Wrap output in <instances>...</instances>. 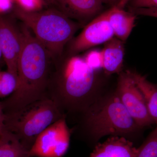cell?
Masks as SVG:
<instances>
[{
	"label": "cell",
	"mask_w": 157,
	"mask_h": 157,
	"mask_svg": "<svg viewBox=\"0 0 157 157\" xmlns=\"http://www.w3.org/2000/svg\"><path fill=\"white\" fill-rule=\"evenodd\" d=\"M21 31L23 42L17 62V89L9 98L0 101L5 114L47 98L48 82L56 60L25 26Z\"/></svg>",
	"instance_id": "6da1fadb"
},
{
	"label": "cell",
	"mask_w": 157,
	"mask_h": 157,
	"mask_svg": "<svg viewBox=\"0 0 157 157\" xmlns=\"http://www.w3.org/2000/svg\"><path fill=\"white\" fill-rule=\"evenodd\" d=\"M55 62L47 90V98L66 111L84 112L91 105L97 71L88 66L84 58L72 56Z\"/></svg>",
	"instance_id": "7a4b0ae2"
},
{
	"label": "cell",
	"mask_w": 157,
	"mask_h": 157,
	"mask_svg": "<svg viewBox=\"0 0 157 157\" xmlns=\"http://www.w3.org/2000/svg\"><path fill=\"white\" fill-rule=\"evenodd\" d=\"M12 11L55 59L61 57L66 44L79 28L78 24L54 7L29 12L14 5Z\"/></svg>",
	"instance_id": "3957f363"
},
{
	"label": "cell",
	"mask_w": 157,
	"mask_h": 157,
	"mask_svg": "<svg viewBox=\"0 0 157 157\" xmlns=\"http://www.w3.org/2000/svg\"><path fill=\"white\" fill-rule=\"evenodd\" d=\"M5 114L3 128L16 135L29 151L42 132L66 115L48 98L34 101L15 112Z\"/></svg>",
	"instance_id": "277c9868"
},
{
	"label": "cell",
	"mask_w": 157,
	"mask_h": 157,
	"mask_svg": "<svg viewBox=\"0 0 157 157\" xmlns=\"http://www.w3.org/2000/svg\"><path fill=\"white\" fill-rule=\"evenodd\" d=\"M83 113L85 127L97 139L126 135L140 128L115 94L98 105H91Z\"/></svg>",
	"instance_id": "5b68a950"
},
{
	"label": "cell",
	"mask_w": 157,
	"mask_h": 157,
	"mask_svg": "<svg viewBox=\"0 0 157 157\" xmlns=\"http://www.w3.org/2000/svg\"><path fill=\"white\" fill-rule=\"evenodd\" d=\"M70 132L64 116L37 137L29 150L30 157H62L70 145Z\"/></svg>",
	"instance_id": "8992f818"
},
{
	"label": "cell",
	"mask_w": 157,
	"mask_h": 157,
	"mask_svg": "<svg viewBox=\"0 0 157 157\" xmlns=\"http://www.w3.org/2000/svg\"><path fill=\"white\" fill-rule=\"evenodd\" d=\"M115 94L139 128L155 124L149 113L143 95L128 70L120 74Z\"/></svg>",
	"instance_id": "52a82bcc"
},
{
	"label": "cell",
	"mask_w": 157,
	"mask_h": 157,
	"mask_svg": "<svg viewBox=\"0 0 157 157\" xmlns=\"http://www.w3.org/2000/svg\"><path fill=\"white\" fill-rule=\"evenodd\" d=\"M109 9L95 17L85 27L70 44L69 49L71 55L106 43L113 38L114 33L109 21Z\"/></svg>",
	"instance_id": "ba28073f"
},
{
	"label": "cell",
	"mask_w": 157,
	"mask_h": 157,
	"mask_svg": "<svg viewBox=\"0 0 157 157\" xmlns=\"http://www.w3.org/2000/svg\"><path fill=\"white\" fill-rule=\"evenodd\" d=\"M23 42L22 31L13 21L0 15V48L7 71L17 78V62Z\"/></svg>",
	"instance_id": "9c48e42d"
},
{
	"label": "cell",
	"mask_w": 157,
	"mask_h": 157,
	"mask_svg": "<svg viewBox=\"0 0 157 157\" xmlns=\"http://www.w3.org/2000/svg\"><path fill=\"white\" fill-rule=\"evenodd\" d=\"M101 0H52V6L71 19L85 21L99 14Z\"/></svg>",
	"instance_id": "30bf717a"
},
{
	"label": "cell",
	"mask_w": 157,
	"mask_h": 157,
	"mask_svg": "<svg viewBox=\"0 0 157 157\" xmlns=\"http://www.w3.org/2000/svg\"><path fill=\"white\" fill-rule=\"evenodd\" d=\"M138 149L123 137L113 136L96 146L90 157H136Z\"/></svg>",
	"instance_id": "8fae6325"
},
{
	"label": "cell",
	"mask_w": 157,
	"mask_h": 157,
	"mask_svg": "<svg viewBox=\"0 0 157 157\" xmlns=\"http://www.w3.org/2000/svg\"><path fill=\"white\" fill-rule=\"evenodd\" d=\"M120 4L109 9V21L117 38L125 42L135 25L136 15L131 11H124Z\"/></svg>",
	"instance_id": "7c38bea8"
},
{
	"label": "cell",
	"mask_w": 157,
	"mask_h": 157,
	"mask_svg": "<svg viewBox=\"0 0 157 157\" xmlns=\"http://www.w3.org/2000/svg\"><path fill=\"white\" fill-rule=\"evenodd\" d=\"M103 69L107 75L119 73L123 66L124 47V42L113 38L105 43L102 50Z\"/></svg>",
	"instance_id": "4fadbf2b"
},
{
	"label": "cell",
	"mask_w": 157,
	"mask_h": 157,
	"mask_svg": "<svg viewBox=\"0 0 157 157\" xmlns=\"http://www.w3.org/2000/svg\"><path fill=\"white\" fill-rule=\"evenodd\" d=\"M137 87L142 93L150 115L157 125V85L149 81L146 76L128 70Z\"/></svg>",
	"instance_id": "5bb4252c"
},
{
	"label": "cell",
	"mask_w": 157,
	"mask_h": 157,
	"mask_svg": "<svg viewBox=\"0 0 157 157\" xmlns=\"http://www.w3.org/2000/svg\"><path fill=\"white\" fill-rule=\"evenodd\" d=\"M0 157H30L29 151L16 135L3 128L0 132Z\"/></svg>",
	"instance_id": "9a60e30c"
},
{
	"label": "cell",
	"mask_w": 157,
	"mask_h": 157,
	"mask_svg": "<svg viewBox=\"0 0 157 157\" xmlns=\"http://www.w3.org/2000/svg\"><path fill=\"white\" fill-rule=\"evenodd\" d=\"M137 149L136 157H157V125Z\"/></svg>",
	"instance_id": "2e32d148"
},
{
	"label": "cell",
	"mask_w": 157,
	"mask_h": 157,
	"mask_svg": "<svg viewBox=\"0 0 157 157\" xmlns=\"http://www.w3.org/2000/svg\"><path fill=\"white\" fill-rule=\"evenodd\" d=\"M84 58L88 66L95 71L103 69V56L102 51L93 50L86 55Z\"/></svg>",
	"instance_id": "e0dca14e"
},
{
	"label": "cell",
	"mask_w": 157,
	"mask_h": 157,
	"mask_svg": "<svg viewBox=\"0 0 157 157\" xmlns=\"http://www.w3.org/2000/svg\"><path fill=\"white\" fill-rule=\"evenodd\" d=\"M17 5L25 11L34 12L48 7L43 0H14Z\"/></svg>",
	"instance_id": "ac0fdd59"
},
{
	"label": "cell",
	"mask_w": 157,
	"mask_h": 157,
	"mask_svg": "<svg viewBox=\"0 0 157 157\" xmlns=\"http://www.w3.org/2000/svg\"><path fill=\"white\" fill-rule=\"evenodd\" d=\"M129 9L157 8V0H129Z\"/></svg>",
	"instance_id": "d6986e66"
},
{
	"label": "cell",
	"mask_w": 157,
	"mask_h": 157,
	"mask_svg": "<svg viewBox=\"0 0 157 157\" xmlns=\"http://www.w3.org/2000/svg\"><path fill=\"white\" fill-rule=\"evenodd\" d=\"M129 11L137 16H149L157 18V8H149V9H129Z\"/></svg>",
	"instance_id": "ffe728a7"
},
{
	"label": "cell",
	"mask_w": 157,
	"mask_h": 157,
	"mask_svg": "<svg viewBox=\"0 0 157 157\" xmlns=\"http://www.w3.org/2000/svg\"><path fill=\"white\" fill-rule=\"evenodd\" d=\"M14 5V0H0V15L12 11Z\"/></svg>",
	"instance_id": "44dd1931"
},
{
	"label": "cell",
	"mask_w": 157,
	"mask_h": 157,
	"mask_svg": "<svg viewBox=\"0 0 157 157\" xmlns=\"http://www.w3.org/2000/svg\"><path fill=\"white\" fill-rule=\"evenodd\" d=\"M5 117V113L3 111L2 107L0 102V128L2 129L4 128Z\"/></svg>",
	"instance_id": "7402d4cb"
},
{
	"label": "cell",
	"mask_w": 157,
	"mask_h": 157,
	"mask_svg": "<svg viewBox=\"0 0 157 157\" xmlns=\"http://www.w3.org/2000/svg\"><path fill=\"white\" fill-rule=\"evenodd\" d=\"M3 89V80L2 77V71L0 70V98H2V91Z\"/></svg>",
	"instance_id": "603a6c76"
},
{
	"label": "cell",
	"mask_w": 157,
	"mask_h": 157,
	"mask_svg": "<svg viewBox=\"0 0 157 157\" xmlns=\"http://www.w3.org/2000/svg\"><path fill=\"white\" fill-rule=\"evenodd\" d=\"M48 7L52 6V0H43Z\"/></svg>",
	"instance_id": "cb8c5ba5"
},
{
	"label": "cell",
	"mask_w": 157,
	"mask_h": 157,
	"mask_svg": "<svg viewBox=\"0 0 157 157\" xmlns=\"http://www.w3.org/2000/svg\"><path fill=\"white\" fill-rule=\"evenodd\" d=\"M101 1L104 2H113V0H101Z\"/></svg>",
	"instance_id": "d4e9b609"
},
{
	"label": "cell",
	"mask_w": 157,
	"mask_h": 157,
	"mask_svg": "<svg viewBox=\"0 0 157 157\" xmlns=\"http://www.w3.org/2000/svg\"><path fill=\"white\" fill-rule=\"evenodd\" d=\"M2 57H3L2 53V50H1V48H0V61H1Z\"/></svg>",
	"instance_id": "484cf974"
},
{
	"label": "cell",
	"mask_w": 157,
	"mask_h": 157,
	"mask_svg": "<svg viewBox=\"0 0 157 157\" xmlns=\"http://www.w3.org/2000/svg\"><path fill=\"white\" fill-rule=\"evenodd\" d=\"M2 129L0 128V132H1V130H2Z\"/></svg>",
	"instance_id": "4316f807"
},
{
	"label": "cell",
	"mask_w": 157,
	"mask_h": 157,
	"mask_svg": "<svg viewBox=\"0 0 157 157\" xmlns=\"http://www.w3.org/2000/svg\"><path fill=\"white\" fill-rule=\"evenodd\" d=\"M113 1H115L116 0H113Z\"/></svg>",
	"instance_id": "83f0119b"
}]
</instances>
